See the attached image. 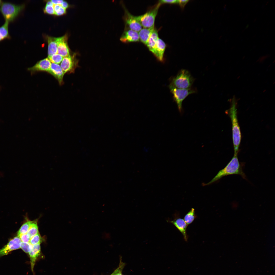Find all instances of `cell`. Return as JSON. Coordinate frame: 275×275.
Returning <instances> with one entry per match:
<instances>
[{
	"label": "cell",
	"instance_id": "obj_1",
	"mask_svg": "<svg viewBox=\"0 0 275 275\" xmlns=\"http://www.w3.org/2000/svg\"><path fill=\"white\" fill-rule=\"evenodd\" d=\"M228 113L232 123L234 155H238L241 141V133L237 118L236 102L235 98L232 100L231 106Z\"/></svg>",
	"mask_w": 275,
	"mask_h": 275
},
{
	"label": "cell",
	"instance_id": "obj_2",
	"mask_svg": "<svg viewBox=\"0 0 275 275\" xmlns=\"http://www.w3.org/2000/svg\"><path fill=\"white\" fill-rule=\"evenodd\" d=\"M237 155H234L231 160L225 168L220 170L211 181L204 185L210 184L224 176L230 175H239L243 178L246 179V175L242 170V165L238 160Z\"/></svg>",
	"mask_w": 275,
	"mask_h": 275
},
{
	"label": "cell",
	"instance_id": "obj_3",
	"mask_svg": "<svg viewBox=\"0 0 275 275\" xmlns=\"http://www.w3.org/2000/svg\"><path fill=\"white\" fill-rule=\"evenodd\" d=\"M24 4H17L8 2H3L0 8V12L9 23L16 20L25 8Z\"/></svg>",
	"mask_w": 275,
	"mask_h": 275
},
{
	"label": "cell",
	"instance_id": "obj_4",
	"mask_svg": "<svg viewBox=\"0 0 275 275\" xmlns=\"http://www.w3.org/2000/svg\"><path fill=\"white\" fill-rule=\"evenodd\" d=\"M194 80L188 71L183 69L173 79L171 85L179 89H189L192 85Z\"/></svg>",
	"mask_w": 275,
	"mask_h": 275
},
{
	"label": "cell",
	"instance_id": "obj_5",
	"mask_svg": "<svg viewBox=\"0 0 275 275\" xmlns=\"http://www.w3.org/2000/svg\"><path fill=\"white\" fill-rule=\"evenodd\" d=\"M161 4L159 2L154 8L144 14L136 16L142 27L149 28L154 26L155 18Z\"/></svg>",
	"mask_w": 275,
	"mask_h": 275
},
{
	"label": "cell",
	"instance_id": "obj_6",
	"mask_svg": "<svg viewBox=\"0 0 275 275\" xmlns=\"http://www.w3.org/2000/svg\"><path fill=\"white\" fill-rule=\"evenodd\" d=\"M171 93L173 94L174 100L176 103L178 109L181 112L182 110V102L184 99L189 95L195 92V91L190 88L181 89L176 88L171 84L169 87Z\"/></svg>",
	"mask_w": 275,
	"mask_h": 275
},
{
	"label": "cell",
	"instance_id": "obj_7",
	"mask_svg": "<svg viewBox=\"0 0 275 275\" xmlns=\"http://www.w3.org/2000/svg\"><path fill=\"white\" fill-rule=\"evenodd\" d=\"M77 55V53H75L63 58L60 66L65 74L74 73L75 69L79 67V60L76 57Z\"/></svg>",
	"mask_w": 275,
	"mask_h": 275
},
{
	"label": "cell",
	"instance_id": "obj_8",
	"mask_svg": "<svg viewBox=\"0 0 275 275\" xmlns=\"http://www.w3.org/2000/svg\"><path fill=\"white\" fill-rule=\"evenodd\" d=\"M168 222L173 224L182 233L184 239L186 241H187L188 236L187 233V228L188 225L184 219L181 218L179 213H175L174 218L172 220H168Z\"/></svg>",
	"mask_w": 275,
	"mask_h": 275
},
{
	"label": "cell",
	"instance_id": "obj_9",
	"mask_svg": "<svg viewBox=\"0 0 275 275\" xmlns=\"http://www.w3.org/2000/svg\"><path fill=\"white\" fill-rule=\"evenodd\" d=\"M125 10L124 19L126 26L129 29L139 32L142 27L136 18V16L131 14L126 9Z\"/></svg>",
	"mask_w": 275,
	"mask_h": 275
},
{
	"label": "cell",
	"instance_id": "obj_10",
	"mask_svg": "<svg viewBox=\"0 0 275 275\" xmlns=\"http://www.w3.org/2000/svg\"><path fill=\"white\" fill-rule=\"evenodd\" d=\"M67 35L57 38V53L64 57L70 55V49L67 43Z\"/></svg>",
	"mask_w": 275,
	"mask_h": 275
},
{
	"label": "cell",
	"instance_id": "obj_11",
	"mask_svg": "<svg viewBox=\"0 0 275 275\" xmlns=\"http://www.w3.org/2000/svg\"><path fill=\"white\" fill-rule=\"evenodd\" d=\"M22 242L18 236L14 237L0 249V256L7 255L11 251L20 248Z\"/></svg>",
	"mask_w": 275,
	"mask_h": 275
},
{
	"label": "cell",
	"instance_id": "obj_12",
	"mask_svg": "<svg viewBox=\"0 0 275 275\" xmlns=\"http://www.w3.org/2000/svg\"><path fill=\"white\" fill-rule=\"evenodd\" d=\"M51 64V61L48 58H47L38 61L33 66L28 68V70L32 74L39 72L48 73Z\"/></svg>",
	"mask_w": 275,
	"mask_h": 275
},
{
	"label": "cell",
	"instance_id": "obj_13",
	"mask_svg": "<svg viewBox=\"0 0 275 275\" xmlns=\"http://www.w3.org/2000/svg\"><path fill=\"white\" fill-rule=\"evenodd\" d=\"M48 73L53 76L58 80L60 85L63 84V78L65 74L59 65L52 63Z\"/></svg>",
	"mask_w": 275,
	"mask_h": 275
},
{
	"label": "cell",
	"instance_id": "obj_14",
	"mask_svg": "<svg viewBox=\"0 0 275 275\" xmlns=\"http://www.w3.org/2000/svg\"><path fill=\"white\" fill-rule=\"evenodd\" d=\"M120 40L125 43L138 42L140 40L138 33L131 29H127L123 33Z\"/></svg>",
	"mask_w": 275,
	"mask_h": 275
},
{
	"label": "cell",
	"instance_id": "obj_15",
	"mask_svg": "<svg viewBox=\"0 0 275 275\" xmlns=\"http://www.w3.org/2000/svg\"><path fill=\"white\" fill-rule=\"evenodd\" d=\"M28 253L30 258L31 269L33 272L35 262L41 254L40 243L33 245L32 249Z\"/></svg>",
	"mask_w": 275,
	"mask_h": 275
},
{
	"label": "cell",
	"instance_id": "obj_16",
	"mask_svg": "<svg viewBox=\"0 0 275 275\" xmlns=\"http://www.w3.org/2000/svg\"><path fill=\"white\" fill-rule=\"evenodd\" d=\"M166 46L164 42L159 38L156 44L154 54L160 61L163 60Z\"/></svg>",
	"mask_w": 275,
	"mask_h": 275
},
{
	"label": "cell",
	"instance_id": "obj_17",
	"mask_svg": "<svg viewBox=\"0 0 275 275\" xmlns=\"http://www.w3.org/2000/svg\"><path fill=\"white\" fill-rule=\"evenodd\" d=\"M155 28L154 26L150 28H142L138 32L139 40L141 41L146 45Z\"/></svg>",
	"mask_w": 275,
	"mask_h": 275
},
{
	"label": "cell",
	"instance_id": "obj_18",
	"mask_svg": "<svg viewBox=\"0 0 275 275\" xmlns=\"http://www.w3.org/2000/svg\"><path fill=\"white\" fill-rule=\"evenodd\" d=\"M48 57L57 53V38L47 36Z\"/></svg>",
	"mask_w": 275,
	"mask_h": 275
},
{
	"label": "cell",
	"instance_id": "obj_19",
	"mask_svg": "<svg viewBox=\"0 0 275 275\" xmlns=\"http://www.w3.org/2000/svg\"><path fill=\"white\" fill-rule=\"evenodd\" d=\"M159 38L157 31L155 28L146 45L149 50L154 54L155 53L156 44Z\"/></svg>",
	"mask_w": 275,
	"mask_h": 275
},
{
	"label": "cell",
	"instance_id": "obj_20",
	"mask_svg": "<svg viewBox=\"0 0 275 275\" xmlns=\"http://www.w3.org/2000/svg\"><path fill=\"white\" fill-rule=\"evenodd\" d=\"M9 23L5 21L4 24L0 26V42L5 39L11 38L9 30Z\"/></svg>",
	"mask_w": 275,
	"mask_h": 275
},
{
	"label": "cell",
	"instance_id": "obj_21",
	"mask_svg": "<svg viewBox=\"0 0 275 275\" xmlns=\"http://www.w3.org/2000/svg\"><path fill=\"white\" fill-rule=\"evenodd\" d=\"M196 217L195 209L192 208L185 216L184 219L188 225L191 223Z\"/></svg>",
	"mask_w": 275,
	"mask_h": 275
},
{
	"label": "cell",
	"instance_id": "obj_22",
	"mask_svg": "<svg viewBox=\"0 0 275 275\" xmlns=\"http://www.w3.org/2000/svg\"><path fill=\"white\" fill-rule=\"evenodd\" d=\"M39 233L37 220L33 221L31 226L27 233L28 234L31 238Z\"/></svg>",
	"mask_w": 275,
	"mask_h": 275
},
{
	"label": "cell",
	"instance_id": "obj_23",
	"mask_svg": "<svg viewBox=\"0 0 275 275\" xmlns=\"http://www.w3.org/2000/svg\"><path fill=\"white\" fill-rule=\"evenodd\" d=\"M32 222L33 221H28L23 224L18 232L17 236L19 237L21 235L26 233Z\"/></svg>",
	"mask_w": 275,
	"mask_h": 275
},
{
	"label": "cell",
	"instance_id": "obj_24",
	"mask_svg": "<svg viewBox=\"0 0 275 275\" xmlns=\"http://www.w3.org/2000/svg\"><path fill=\"white\" fill-rule=\"evenodd\" d=\"M48 58L52 63L58 64L60 63L63 59L62 57L58 53L48 57Z\"/></svg>",
	"mask_w": 275,
	"mask_h": 275
},
{
	"label": "cell",
	"instance_id": "obj_25",
	"mask_svg": "<svg viewBox=\"0 0 275 275\" xmlns=\"http://www.w3.org/2000/svg\"><path fill=\"white\" fill-rule=\"evenodd\" d=\"M41 241V237L39 233L31 238L29 242L32 245H34L40 243Z\"/></svg>",
	"mask_w": 275,
	"mask_h": 275
},
{
	"label": "cell",
	"instance_id": "obj_26",
	"mask_svg": "<svg viewBox=\"0 0 275 275\" xmlns=\"http://www.w3.org/2000/svg\"><path fill=\"white\" fill-rule=\"evenodd\" d=\"M33 245L29 242H22L20 248L26 253H29L31 250Z\"/></svg>",
	"mask_w": 275,
	"mask_h": 275
},
{
	"label": "cell",
	"instance_id": "obj_27",
	"mask_svg": "<svg viewBox=\"0 0 275 275\" xmlns=\"http://www.w3.org/2000/svg\"><path fill=\"white\" fill-rule=\"evenodd\" d=\"M124 265V264L120 261L118 267L111 275H122V270Z\"/></svg>",
	"mask_w": 275,
	"mask_h": 275
},
{
	"label": "cell",
	"instance_id": "obj_28",
	"mask_svg": "<svg viewBox=\"0 0 275 275\" xmlns=\"http://www.w3.org/2000/svg\"><path fill=\"white\" fill-rule=\"evenodd\" d=\"M45 13L50 15L54 14L53 6L46 5L44 9Z\"/></svg>",
	"mask_w": 275,
	"mask_h": 275
},
{
	"label": "cell",
	"instance_id": "obj_29",
	"mask_svg": "<svg viewBox=\"0 0 275 275\" xmlns=\"http://www.w3.org/2000/svg\"><path fill=\"white\" fill-rule=\"evenodd\" d=\"M19 237L22 242H29L31 239L30 237L27 233L21 235Z\"/></svg>",
	"mask_w": 275,
	"mask_h": 275
},
{
	"label": "cell",
	"instance_id": "obj_30",
	"mask_svg": "<svg viewBox=\"0 0 275 275\" xmlns=\"http://www.w3.org/2000/svg\"><path fill=\"white\" fill-rule=\"evenodd\" d=\"M66 13V9L62 7L61 6L60 8L54 12V15L59 16L62 15Z\"/></svg>",
	"mask_w": 275,
	"mask_h": 275
},
{
	"label": "cell",
	"instance_id": "obj_31",
	"mask_svg": "<svg viewBox=\"0 0 275 275\" xmlns=\"http://www.w3.org/2000/svg\"><path fill=\"white\" fill-rule=\"evenodd\" d=\"M159 2H160L161 4L163 3H168L171 4L177 3L178 4V0H162L159 1Z\"/></svg>",
	"mask_w": 275,
	"mask_h": 275
},
{
	"label": "cell",
	"instance_id": "obj_32",
	"mask_svg": "<svg viewBox=\"0 0 275 275\" xmlns=\"http://www.w3.org/2000/svg\"><path fill=\"white\" fill-rule=\"evenodd\" d=\"M189 1L188 0H178V4H179L181 7L183 9Z\"/></svg>",
	"mask_w": 275,
	"mask_h": 275
},
{
	"label": "cell",
	"instance_id": "obj_33",
	"mask_svg": "<svg viewBox=\"0 0 275 275\" xmlns=\"http://www.w3.org/2000/svg\"><path fill=\"white\" fill-rule=\"evenodd\" d=\"M50 1L54 5H61L64 1L62 0H51Z\"/></svg>",
	"mask_w": 275,
	"mask_h": 275
},
{
	"label": "cell",
	"instance_id": "obj_34",
	"mask_svg": "<svg viewBox=\"0 0 275 275\" xmlns=\"http://www.w3.org/2000/svg\"><path fill=\"white\" fill-rule=\"evenodd\" d=\"M61 6L63 8L66 9L69 6V5L68 3L65 1H63L62 4L61 5Z\"/></svg>",
	"mask_w": 275,
	"mask_h": 275
},
{
	"label": "cell",
	"instance_id": "obj_35",
	"mask_svg": "<svg viewBox=\"0 0 275 275\" xmlns=\"http://www.w3.org/2000/svg\"><path fill=\"white\" fill-rule=\"evenodd\" d=\"M46 5L53 6L54 4L50 1H48L46 3Z\"/></svg>",
	"mask_w": 275,
	"mask_h": 275
},
{
	"label": "cell",
	"instance_id": "obj_36",
	"mask_svg": "<svg viewBox=\"0 0 275 275\" xmlns=\"http://www.w3.org/2000/svg\"><path fill=\"white\" fill-rule=\"evenodd\" d=\"M3 2L1 0H0V8Z\"/></svg>",
	"mask_w": 275,
	"mask_h": 275
}]
</instances>
